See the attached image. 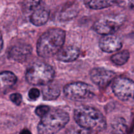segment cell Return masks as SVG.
Masks as SVG:
<instances>
[{"label":"cell","instance_id":"7a4b0ae2","mask_svg":"<svg viewBox=\"0 0 134 134\" xmlns=\"http://www.w3.org/2000/svg\"><path fill=\"white\" fill-rule=\"evenodd\" d=\"M74 119L79 126L95 132L103 131L107 127V121L103 114L90 106H80L74 111Z\"/></svg>","mask_w":134,"mask_h":134},{"label":"cell","instance_id":"e0dca14e","mask_svg":"<svg viewBox=\"0 0 134 134\" xmlns=\"http://www.w3.org/2000/svg\"><path fill=\"white\" fill-rule=\"evenodd\" d=\"M41 0H23L22 6L26 11L35 10L40 5Z\"/></svg>","mask_w":134,"mask_h":134},{"label":"cell","instance_id":"9c48e42d","mask_svg":"<svg viewBox=\"0 0 134 134\" xmlns=\"http://www.w3.org/2000/svg\"><path fill=\"white\" fill-rule=\"evenodd\" d=\"M32 52V48L30 44L20 43L13 46L8 52L9 58L18 62H24L29 58Z\"/></svg>","mask_w":134,"mask_h":134},{"label":"cell","instance_id":"603a6c76","mask_svg":"<svg viewBox=\"0 0 134 134\" xmlns=\"http://www.w3.org/2000/svg\"><path fill=\"white\" fill-rule=\"evenodd\" d=\"M28 96L31 100H36L40 96V92L37 88H35L30 89L28 92Z\"/></svg>","mask_w":134,"mask_h":134},{"label":"cell","instance_id":"2e32d148","mask_svg":"<svg viewBox=\"0 0 134 134\" xmlns=\"http://www.w3.org/2000/svg\"><path fill=\"white\" fill-rule=\"evenodd\" d=\"M130 58V53L128 51H123L113 55L111 60L117 65H122L128 62Z\"/></svg>","mask_w":134,"mask_h":134},{"label":"cell","instance_id":"cb8c5ba5","mask_svg":"<svg viewBox=\"0 0 134 134\" xmlns=\"http://www.w3.org/2000/svg\"><path fill=\"white\" fill-rule=\"evenodd\" d=\"M20 134H31V132H30V130L27 129H24L23 130H22L20 132Z\"/></svg>","mask_w":134,"mask_h":134},{"label":"cell","instance_id":"ba28073f","mask_svg":"<svg viewBox=\"0 0 134 134\" xmlns=\"http://www.w3.org/2000/svg\"><path fill=\"white\" fill-rule=\"evenodd\" d=\"M92 81L99 87L107 86L115 77V73L112 71L102 68H94L90 71Z\"/></svg>","mask_w":134,"mask_h":134},{"label":"cell","instance_id":"44dd1931","mask_svg":"<svg viewBox=\"0 0 134 134\" xmlns=\"http://www.w3.org/2000/svg\"><path fill=\"white\" fill-rule=\"evenodd\" d=\"M51 111L50 107L47 105H40L38 106L35 109V113L39 117H43L44 115H47Z\"/></svg>","mask_w":134,"mask_h":134},{"label":"cell","instance_id":"d4e9b609","mask_svg":"<svg viewBox=\"0 0 134 134\" xmlns=\"http://www.w3.org/2000/svg\"><path fill=\"white\" fill-rule=\"evenodd\" d=\"M133 98H134V93H133Z\"/></svg>","mask_w":134,"mask_h":134},{"label":"cell","instance_id":"8992f818","mask_svg":"<svg viewBox=\"0 0 134 134\" xmlns=\"http://www.w3.org/2000/svg\"><path fill=\"white\" fill-rule=\"evenodd\" d=\"M64 92L67 98L77 102L86 100L94 95L92 86L81 82L68 84L64 86Z\"/></svg>","mask_w":134,"mask_h":134},{"label":"cell","instance_id":"ac0fdd59","mask_svg":"<svg viewBox=\"0 0 134 134\" xmlns=\"http://www.w3.org/2000/svg\"><path fill=\"white\" fill-rule=\"evenodd\" d=\"M114 5L120 7L134 10V0H112Z\"/></svg>","mask_w":134,"mask_h":134},{"label":"cell","instance_id":"9a60e30c","mask_svg":"<svg viewBox=\"0 0 134 134\" xmlns=\"http://www.w3.org/2000/svg\"><path fill=\"white\" fill-rule=\"evenodd\" d=\"M85 3L88 7L94 10L103 9L114 5L112 0H86Z\"/></svg>","mask_w":134,"mask_h":134},{"label":"cell","instance_id":"3957f363","mask_svg":"<svg viewBox=\"0 0 134 134\" xmlns=\"http://www.w3.org/2000/svg\"><path fill=\"white\" fill-rule=\"evenodd\" d=\"M69 121V114L62 109H52L41 118L37 126L39 134H57Z\"/></svg>","mask_w":134,"mask_h":134},{"label":"cell","instance_id":"30bf717a","mask_svg":"<svg viewBox=\"0 0 134 134\" xmlns=\"http://www.w3.org/2000/svg\"><path fill=\"white\" fill-rule=\"evenodd\" d=\"M99 48L103 52L111 53L120 50L122 43L120 38L113 34L105 35L101 38L99 43Z\"/></svg>","mask_w":134,"mask_h":134},{"label":"cell","instance_id":"d6986e66","mask_svg":"<svg viewBox=\"0 0 134 134\" xmlns=\"http://www.w3.org/2000/svg\"><path fill=\"white\" fill-rule=\"evenodd\" d=\"M64 134H91L90 131L82 127H74L67 130Z\"/></svg>","mask_w":134,"mask_h":134},{"label":"cell","instance_id":"7402d4cb","mask_svg":"<svg viewBox=\"0 0 134 134\" xmlns=\"http://www.w3.org/2000/svg\"><path fill=\"white\" fill-rule=\"evenodd\" d=\"M10 99L13 103H14L16 105H20L22 103V98L21 94L18 93H14L10 96Z\"/></svg>","mask_w":134,"mask_h":134},{"label":"cell","instance_id":"52a82bcc","mask_svg":"<svg viewBox=\"0 0 134 134\" xmlns=\"http://www.w3.org/2000/svg\"><path fill=\"white\" fill-rule=\"evenodd\" d=\"M112 89L115 95L122 101H127L134 93V82L125 77H119L114 81Z\"/></svg>","mask_w":134,"mask_h":134},{"label":"cell","instance_id":"ffe728a7","mask_svg":"<svg viewBox=\"0 0 134 134\" xmlns=\"http://www.w3.org/2000/svg\"><path fill=\"white\" fill-rule=\"evenodd\" d=\"M113 126L114 129L119 131V132H121L122 133L126 129L125 121L123 119H119L116 121H115L114 124H113Z\"/></svg>","mask_w":134,"mask_h":134},{"label":"cell","instance_id":"5bb4252c","mask_svg":"<svg viewBox=\"0 0 134 134\" xmlns=\"http://www.w3.org/2000/svg\"><path fill=\"white\" fill-rule=\"evenodd\" d=\"M0 80H1V87L9 88L15 85L17 81V77L13 72L5 71L1 73Z\"/></svg>","mask_w":134,"mask_h":134},{"label":"cell","instance_id":"7c38bea8","mask_svg":"<svg viewBox=\"0 0 134 134\" xmlns=\"http://www.w3.org/2000/svg\"><path fill=\"white\" fill-rule=\"evenodd\" d=\"M49 18V12L46 9H36L30 16V21L36 26H41L47 23Z\"/></svg>","mask_w":134,"mask_h":134},{"label":"cell","instance_id":"6da1fadb","mask_svg":"<svg viewBox=\"0 0 134 134\" xmlns=\"http://www.w3.org/2000/svg\"><path fill=\"white\" fill-rule=\"evenodd\" d=\"M65 32L60 28H52L43 33L37 43V52L42 58H49L57 54L62 48Z\"/></svg>","mask_w":134,"mask_h":134},{"label":"cell","instance_id":"277c9868","mask_svg":"<svg viewBox=\"0 0 134 134\" xmlns=\"http://www.w3.org/2000/svg\"><path fill=\"white\" fill-rule=\"evenodd\" d=\"M55 75L51 65L43 62L34 63L27 69L26 79L32 85H46L51 83Z\"/></svg>","mask_w":134,"mask_h":134},{"label":"cell","instance_id":"4fadbf2b","mask_svg":"<svg viewBox=\"0 0 134 134\" xmlns=\"http://www.w3.org/2000/svg\"><path fill=\"white\" fill-rule=\"evenodd\" d=\"M42 94L44 100H54L60 95V89L56 85L49 83L44 85L42 90Z\"/></svg>","mask_w":134,"mask_h":134},{"label":"cell","instance_id":"5b68a950","mask_svg":"<svg viewBox=\"0 0 134 134\" xmlns=\"http://www.w3.org/2000/svg\"><path fill=\"white\" fill-rule=\"evenodd\" d=\"M125 17L123 15H113L102 17L94 24V30L101 35L113 34L124 24Z\"/></svg>","mask_w":134,"mask_h":134},{"label":"cell","instance_id":"8fae6325","mask_svg":"<svg viewBox=\"0 0 134 134\" xmlns=\"http://www.w3.org/2000/svg\"><path fill=\"white\" fill-rule=\"evenodd\" d=\"M80 54V51L77 47L68 46L62 48L57 54V59L64 62H71L77 60Z\"/></svg>","mask_w":134,"mask_h":134}]
</instances>
